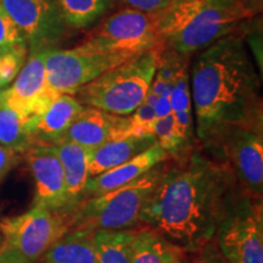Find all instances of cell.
<instances>
[{"label": "cell", "instance_id": "8992f818", "mask_svg": "<svg viewBox=\"0 0 263 263\" xmlns=\"http://www.w3.org/2000/svg\"><path fill=\"white\" fill-rule=\"evenodd\" d=\"M159 45V14L126 8L99 22L74 49L136 58Z\"/></svg>", "mask_w": 263, "mask_h": 263}, {"label": "cell", "instance_id": "f1b7e54d", "mask_svg": "<svg viewBox=\"0 0 263 263\" xmlns=\"http://www.w3.org/2000/svg\"><path fill=\"white\" fill-rule=\"evenodd\" d=\"M194 263H229L219 249L215 238L207 241L199 251L195 252Z\"/></svg>", "mask_w": 263, "mask_h": 263}, {"label": "cell", "instance_id": "603a6c76", "mask_svg": "<svg viewBox=\"0 0 263 263\" xmlns=\"http://www.w3.org/2000/svg\"><path fill=\"white\" fill-rule=\"evenodd\" d=\"M26 120L8 104L0 105V144L22 154L32 145L26 130Z\"/></svg>", "mask_w": 263, "mask_h": 263}, {"label": "cell", "instance_id": "6da1fadb", "mask_svg": "<svg viewBox=\"0 0 263 263\" xmlns=\"http://www.w3.org/2000/svg\"><path fill=\"white\" fill-rule=\"evenodd\" d=\"M242 192L229 164L205 149L166 160L161 178L144 206L140 226L155 230L188 254H195Z\"/></svg>", "mask_w": 263, "mask_h": 263}, {"label": "cell", "instance_id": "ac0fdd59", "mask_svg": "<svg viewBox=\"0 0 263 263\" xmlns=\"http://www.w3.org/2000/svg\"><path fill=\"white\" fill-rule=\"evenodd\" d=\"M156 143L154 136H129L115 139L91 150L89 178L126 162Z\"/></svg>", "mask_w": 263, "mask_h": 263}, {"label": "cell", "instance_id": "e0dca14e", "mask_svg": "<svg viewBox=\"0 0 263 263\" xmlns=\"http://www.w3.org/2000/svg\"><path fill=\"white\" fill-rule=\"evenodd\" d=\"M54 147L64 168L67 197L73 211L83 201V190L89 179L91 150L72 141H61Z\"/></svg>", "mask_w": 263, "mask_h": 263}, {"label": "cell", "instance_id": "44dd1931", "mask_svg": "<svg viewBox=\"0 0 263 263\" xmlns=\"http://www.w3.org/2000/svg\"><path fill=\"white\" fill-rule=\"evenodd\" d=\"M70 29H84L100 21L116 0H54Z\"/></svg>", "mask_w": 263, "mask_h": 263}, {"label": "cell", "instance_id": "e575fe53", "mask_svg": "<svg viewBox=\"0 0 263 263\" xmlns=\"http://www.w3.org/2000/svg\"><path fill=\"white\" fill-rule=\"evenodd\" d=\"M6 89H8V88H6V87H3V85L0 84V105H2L3 103H4V100H5V94H6Z\"/></svg>", "mask_w": 263, "mask_h": 263}, {"label": "cell", "instance_id": "52a82bcc", "mask_svg": "<svg viewBox=\"0 0 263 263\" xmlns=\"http://www.w3.org/2000/svg\"><path fill=\"white\" fill-rule=\"evenodd\" d=\"M213 238L229 263H263L262 197L242 190Z\"/></svg>", "mask_w": 263, "mask_h": 263}, {"label": "cell", "instance_id": "f35d334b", "mask_svg": "<svg viewBox=\"0 0 263 263\" xmlns=\"http://www.w3.org/2000/svg\"><path fill=\"white\" fill-rule=\"evenodd\" d=\"M0 55H2V54H0Z\"/></svg>", "mask_w": 263, "mask_h": 263}, {"label": "cell", "instance_id": "30bf717a", "mask_svg": "<svg viewBox=\"0 0 263 263\" xmlns=\"http://www.w3.org/2000/svg\"><path fill=\"white\" fill-rule=\"evenodd\" d=\"M122 54L83 52L77 49H51L44 52L49 87L60 94L74 95L99 76L130 60Z\"/></svg>", "mask_w": 263, "mask_h": 263}, {"label": "cell", "instance_id": "d6986e66", "mask_svg": "<svg viewBox=\"0 0 263 263\" xmlns=\"http://www.w3.org/2000/svg\"><path fill=\"white\" fill-rule=\"evenodd\" d=\"M188 255L155 230L143 226L136 227L130 263H180Z\"/></svg>", "mask_w": 263, "mask_h": 263}, {"label": "cell", "instance_id": "d6a6232c", "mask_svg": "<svg viewBox=\"0 0 263 263\" xmlns=\"http://www.w3.org/2000/svg\"><path fill=\"white\" fill-rule=\"evenodd\" d=\"M166 85H167L166 82H164L162 78H161V76L155 73V76H154V78H153V81H151L149 90L153 91L154 94L157 95V97H161V95L164 93V90H166Z\"/></svg>", "mask_w": 263, "mask_h": 263}, {"label": "cell", "instance_id": "7402d4cb", "mask_svg": "<svg viewBox=\"0 0 263 263\" xmlns=\"http://www.w3.org/2000/svg\"><path fill=\"white\" fill-rule=\"evenodd\" d=\"M134 234L136 228L95 230L98 263H130Z\"/></svg>", "mask_w": 263, "mask_h": 263}, {"label": "cell", "instance_id": "3957f363", "mask_svg": "<svg viewBox=\"0 0 263 263\" xmlns=\"http://www.w3.org/2000/svg\"><path fill=\"white\" fill-rule=\"evenodd\" d=\"M261 11L248 0H173L159 14L160 47L183 58L241 32Z\"/></svg>", "mask_w": 263, "mask_h": 263}, {"label": "cell", "instance_id": "4316f807", "mask_svg": "<svg viewBox=\"0 0 263 263\" xmlns=\"http://www.w3.org/2000/svg\"><path fill=\"white\" fill-rule=\"evenodd\" d=\"M27 47L17 26L0 4V54Z\"/></svg>", "mask_w": 263, "mask_h": 263}, {"label": "cell", "instance_id": "ffe728a7", "mask_svg": "<svg viewBox=\"0 0 263 263\" xmlns=\"http://www.w3.org/2000/svg\"><path fill=\"white\" fill-rule=\"evenodd\" d=\"M37 263H98L95 232H68L52 244Z\"/></svg>", "mask_w": 263, "mask_h": 263}, {"label": "cell", "instance_id": "8fae6325", "mask_svg": "<svg viewBox=\"0 0 263 263\" xmlns=\"http://www.w3.org/2000/svg\"><path fill=\"white\" fill-rule=\"evenodd\" d=\"M28 48V55L51 50L70 28L54 0H0Z\"/></svg>", "mask_w": 263, "mask_h": 263}, {"label": "cell", "instance_id": "484cf974", "mask_svg": "<svg viewBox=\"0 0 263 263\" xmlns=\"http://www.w3.org/2000/svg\"><path fill=\"white\" fill-rule=\"evenodd\" d=\"M28 58V48L21 47L0 55V84L8 88L24 67Z\"/></svg>", "mask_w": 263, "mask_h": 263}, {"label": "cell", "instance_id": "836d02e7", "mask_svg": "<svg viewBox=\"0 0 263 263\" xmlns=\"http://www.w3.org/2000/svg\"><path fill=\"white\" fill-rule=\"evenodd\" d=\"M157 99H159L157 95L154 94L153 91L147 90V93L145 95V99H144V104H146V105H149V106L154 107V106H155V104L157 103Z\"/></svg>", "mask_w": 263, "mask_h": 263}, {"label": "cell", "instance_id": "277c9868", "mask_svg": "<svg viewBox=\"0 0 263 263\" xmlns=\"http://www.w3.org/2000/svg\"><path fill=\"white\" fill-rule=\"evenodd\" d=\"M160 51L159 45L104 72L73 97L83 106L117 116H129L144 103L156 73Z\"/></svg>", "mask_w": 263, "mask_h": 263}, {"label": "cell", "instance_id": "cb8c5ba5", "mask_svg": "<svg viewBox=\"0 0 263 263\" xmlns=\"http://www.w3.org/2000/svg\"><path fill=\"white\" fill-rule=\"evenodd\" d=\"M154 136L156 138V143L166 151L170 160L184 159L194 150L193 143L184 139L177 129L172 114L156 120L154 124Z\"/></svg>", "mask_w": 263, "mask_h": 263}, {"label": "cell", "instance_id": "83f0119b", "mask_svg": "<svg viewBox=\"0 0 263 263\" xmlns=\"http://www.w3.org/2000/svg\"><path fill=\"white\" fill-rule=\"evenodd\" d=\"M155 122L156 116L154 107L143 103L133 114L129 115L130 136H154V124Z\"/></svg>", "mask_w": 263, "mask_h": 263}, {"label": "cell", "instance_id": "2e32d148", "mask_svg": "<svg viewBox=\"0 0 263 263\" xmlns=\"http://www.w3.org/2000/svg\"><path fill=\"white\" fill-rule=\"evenodd\" d=\"M83 107L73 95L59 94L41 116L26 124L32 145L61 143L66 130Z\"/></svg>", "mask_w": 263, "mask_h": 263}, {"label": "cell", "instance_id": "1f68e13d", "mask_svg": "<svg viewBox=\"0 0 263 263\" xmlns=\"http://www.w3.org/2000/svg\"><path fill=\"white\" fill-rule=\"evenodd\" d=\"M0 263H33L28 259L22 257L21 255L8 248H2L0 250Z\"/></svg>", "mask_w": 263, "mask_h": 263}, {"label": "cell", "instance_id": "f546056e", "mask_svg": "<svg viewBox=\"0 0 263 263\" xmlns=\"http://www.w3.org/2000/svg\"><path fill=\"white\" fill-rule=\"evenodd\" d=\"M118 2L128 9L150 12V14H161L168 8L173 0H118Z\"/></svg>", "mask_w": 263, "mask_h": 263}, {"label": "cell", "instance_id": "8d00e7d4", "mask_svg": "<svg viewBox=\"0 0 263 263\" xmlns=\"http://www.w3.org/2000/svg\"><path fill=\"white\" fill-rule=\"evenodd\" d=\"M248 2H251V3H254V4L258 5V6H261V4H262V0H248Z\"/></svg>", "mask_w": 263, "mask_h": 263}, {"label": "cell", "instance_id": "74e56055", "mask_svg": "<svg viewBox=\"0 0 263 263\" xmlns=\"http://www.w3.org/2000/svg\"><path fill=\"white\" fill-rule=\"evenodd\" d=\"M2 248H3V238L2 235H0V250H2Z\"/></svg>", "mask_w": 263, "mask_h": 263}, {"label": "cell", "instance_id": "7a4b0ae2", "mask_svg": "<svg viewBox=\"0 0 263 263\" xmlns=\"http://www.w3.org/2000/svg\"><path fill=\"white\" fill-rule=\"evenodd\" d=\"M195 55L189 80L201 147L230 127L263 130L261 76L242 33L227 35Z\"/></svg>", "mask_w": 263, "mask_h": 263}, {"label": "cell", "instance_id": "4fadbf2b", "mask_svg": "<svg viewBox=\"0 0 263 263\" xmlns=\"http://www.w3.org/2000/svg\"><path fill=\"white\" fill-rule=\"evenodd\" d=\"M35 184L33 205L72 212L65 174L54 145H32L21 154Z\"/></svg>", "mask_w": 263, "mask_h": 263}, {"label": "cell", "instance_id": "5b68a950", "mask_svg": "<svg viewBox=\"0 0 263 263\" xmlns=\"http://www.w3.org/2000/svg\"><path fill=\"white\" fill-rule=\"evenodd\" d=\"M162 163L127 185L83 200L71 212L70 232L122 230L140 226L144 206L161 178Z\"/></svg>", "mask_w": 263, "mask_h": 263}, {"label": "cell", "instance_id": "d4e9b609", "mask_svg": "<svg viewBox=\"0 0 263 263\" xmlns=\"http://www.w3.org/2000/svg\"><path fill=\"white\" fill-rule=\"evenodd\" d=\"M189 62L188 59L180 65L176 78H174L173 89L171 91V106L172 115H193L192 91H190L189 80Z\"/></svg>", "mask_w": 263, "mask_h": 263}, {"label": "cell", "instance_id": "9a60e30c", "mask_svg": "<svg viewBox=\"0 0 263 263\" xmlns=\"http://www.w3.org/2000/svg\"><path fill=\"white\" fill-rule=\"evenodd\" d=\"M166 160H168L167 153L155 143L126 162L88 179L83 190V200L127 185Z\"/></svg>", "mask_w": 263, "mask_h": 263}, {"label": "cell", "instance_id": "4dcf8cb0", "mask_svg": "<svg viewBox=\"0 0 263 263\" xmlns=\"http://www.w3.org/2000/svg\"><path fill=\"white\" fill-rule=\"evenodd\" d=\"M21 154L0 144V183L21 161Z\"/></svg>", "mask_w": 263, "mask_h": 263}, {"label": "cell", "instance_id": "d590c367", "mask_svg": "<svg viewBox=\"0 0 263 263\" xmlns=\"http://www.w3.org/2000/svg\"><path fill=\"white\" fill-rule=\"evenodd\" d=\"M180 263H194V259H190L188 256H185V257L180 261Z\"/></svg>", "mask_w": 263, "mask_h": 263}, {"label": "cell", "instance_id": "7c38bea8", "mask_svg": "<svg viewBox=\"0 0 263 263\" xmlns=\"http://www.w3.org/2000/svg\"><path fill=\"white\" fill-rule=\"evenodd\" d=\"M44 52L28 55L24 67L12 81V85L6 89L5 103L25 118L26 122L41 116L60 94L48 84Z\"/></svg>", "mask_w": 263, "mask_h": 263}, {"label": "cell", "instance_id": "5bb4252c", "mask_svg": "<svg viewBox=\"0 0 263 263\" xmlns=\"http://www.w3.org/2000/svg\"><path fill=\"white\" fill-rule=\"evenodd\" d=\"M129 136V116H117L84 106L72 121L62 141H72L94 150L107 141Z\"/></svg>", "mask_w": 263, "mask_h": 263}, {"label": "cell", "instance_id": "ba28073f", "mask_svg": "<svg viewBox=\"0 0 263 263\" xmlns=\"http://www.w3.org/2000/svg\"><path fill=\"white\" fill-rule=\"evenodd\" d=\"M71 213L33 205L27 212L0 219L3 248L37 263L52 244L70 232Z\"/></svg>", "mask_w": 263, "mask_h": 263}, {"label": "cell", "instance_id": "9c48e42d", "mask_svg": "<svg viewBox=\"0 0 263 263\" xmlns=\"http://www.w3.org/2000/svg\"><path fill=\"white\" fill-rule=\"evenodd\" d=\"M202 149L229 164L245 193L262 197L263 130L238 126L227 128L211 145Z\"/></svg>", "mask_w": 263, "mask_h": 263}]
</instances>
